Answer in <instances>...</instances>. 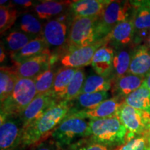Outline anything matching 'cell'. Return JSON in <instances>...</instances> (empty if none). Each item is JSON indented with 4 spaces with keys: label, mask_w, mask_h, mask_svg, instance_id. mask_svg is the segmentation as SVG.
Instances as JSON below:
<instances>
[{
    "label": "cell",
    "mask_w": 150,
    "mask_h": 150,
    "mask_svg": "<svg viewBox=\"0 0 150 150\" xmlns=\"http://www.w3.org/2000/svg\"><path fill=\"white\" fill-rule=\"evenodd\" d=\"M72 102L61 100L52 105L40 117L24 129L20 148L33 147L47 139L54 129L69 115Z\"/></svg>",
    "instance_id": "obj_1"
},
{
    "label": "cell",
    "mask_w": 150,
    "mask_h": 150,
    "mask_svg": "<svg viewBox=\"0 0 150 150\" xmlns=\"http://www.w3.org/2000/svg\"><path fill=\"white\" fill-rule=\"evenodd\" d=\"M127 134V129L117 116L89 120L87 138L114 150L126 143Z\"/></svg>",
    "instance_id": "obj_2"
},
{
    "label": "cell",
    "mask_w": 150,
    "mask_h": 150,
    "mask_svg": "<svg viewBox=\"0 0 150 150\" xmlns=\"http://www.w3.org/2000/svg\"><path fill=\"white\" fill-rule=\"evenodd\" d=\"M36 96L33 79H18L13 93L1 103V120L18 117Z\"/></svg>",
    "instance_id": "obj_3"
},
{
    "label": "cell",
    "mask_w": 150,
    "mask_h": 150,
    "mask_svg": "<svg viewBox=\"0 0 150 150\" xmlns=\"http://www.w3.org/2000/svg\"><path fill=\"white\" fill-rule=\"evenodd\" d=\"M99 18H74L67 38L69 49L91 45L104 38L99 26Z\"/></svg>",
    "instance_id": "obj_4"
},
{
    "label": "cell",
    "mask_w": 150,
    "mask_h": 150,
    "mask_svg": "<svg viewBox=\"0 0 150 150\" xmlns=\"http://www.w3.org/2000/svg\"><path fill=\"white\" fill-rule=\"evenodd\" d=\"M89 120L67 115L52 133L50 138L65 150L69 146L88 137Z\"/></svg>",
    "instance_id": "obj_5"
},
{
    "label": "cell",
    "mask_w": 150,
    "mask_h": 150,
    "mask_svg": "<svg viewBox=\"0 0 150 150\" xmlns=\"http://www.w3.org/2000/svg\"><path fill=\"white\" fill-rule=\"evenodd\" d=\"M117 116L128 132L127 141L150 131L149 114L129 106L124 102L118 110Z\"/></svg>",
    "instance_id": "obj_6"
},
{
    "label": "cell",
    "mask_w": 150,
    "mask_h": 150,
    "mask_svg": "<svg viewBox=\"0 0 150 150\" xmlns=\"http://www.w3.org/2000/svg\"><path fill=\"white\" fill-rule=\"evenodd\" d=\"M132 13L130 1H110L99 18V26L103 37L107 36L117 24L132 18Z\"/></svg>",
    "instance_id": "obj_7"
},
{
    "label": "cell",
    "mask_w": 150,
    "mask_h": 150,
    "mask_svg": "<svg viewBox=\"0 0 150 150\" xmlns=\"http://www.w3.org/2000/svg\"><path fill=\"white\" fill-rule=\"evenodd\" d=\"M54 56L50 54H41L18 63H14L12 67H8L18 79H34L47 70L54 63Z\"/></svg>",
    "instance_id": "obj_8"
},
{
    "label": "cell",
    "mask_w": 150,
    "mask_h": 150,
    "mask_svg": "<svg viewBox=\"0 0 150 150\" xmlns=\"http://www.w3.org/2000/svg\"><path fill=\"white\" fill-rule=\"evenodd\" d=\"M108 42L106 36L95 44L82 47L71 48L61 58V63L63 67L80 68L91 64L93 56L99 47Z\"/></svg>",
    "instance_id": "obj_9"
},
{
    "label": "cell",
    "mask_w": 150,
    "mask_h": 150,
    "mask_svg": "<svg viewBox=\"0 0 150 150\" xmlns=\"http://www.w3.org/2000/svg\"><path fill=\"white\" fill-rule=\"evenodd\" d=\"M24 127L19 117L0 121V150H14L21 145Z\"/></svg>",
    "instance_id": "obj_10"
},
{
    "label": "cell",
    "mask_w": 150,
    "mask_h": 150,
    "mask_svg": "<svg viewBox=\"0 0 150 150\" xmlns=\"http://www.w3.org/2000/svg\"><path fill=\"white\" fill-rule=\"evenodd\" d=\"M67 15L48 20L45 24L42 37L49 48H59L67 42Z\"/></svg>",
    "instance_id": "obj_11"
},
{
    "label": "cell",
    "mask_w": 150,
    "mask_h": 150,
    "mask_svg": "<svg viewBox=\"0 0 150 150\" xmlns=\"http://www.w3.org/2000/svg\"><path fill=\"white\" fill-rule=\"evenodd\" d=\"M59 101L50 92L42 95H37L18 117L23 125L24 129L40 117L49 108Z\"/></svg>",
    "instance_id": "obj_12"
},
{
    "label": "cell",
    "mask_w": 150,
    "mask_h": 150,
    "mask_svg": "<svg viewBox=\"0 0 150 150\" xmlns=\"http://www.w3.org/2000/svg\"><path fill=\"white\" fill-rule=\"evenodd\" d=\"M122 103L123 101L119 97H113L104 101L94 109L72 112L69 113L68 115L83 118L88 120L115 117L117 116L118 110Z\"/></svg>",
    "instance_id": "obj_13"
},
{
    "label": "cell",
    "mask_w": 150,
    "mask_h": 150,
    "mask_svg": "<svg viewBox=\"0 0 150 150\" xmlns=\"http://www.w3.org/2000/svg\"><path fill=\"white\" fill-rule=\"evenodd\" d=\"M135 28L132 18L117 24L107 35L112 47L119 48L131 47L134 45Z\"/></svg>",
    "instance_id": "obj_14"
},
{
    "label": "cell",
    "mask_w": 150,
    "mask_h": 150,
    "mask_svg": "<svg viewBox=\"0 0 150 150\" xmlns=\"http://www.w3.org/2000/svg\"><path fill=\"white\" fill-rule=\"evenodd\" d=\"M110 1L105 0L73 1L71 2L69 9L74 16V18L100 17L105 7Z\"/></svg>",
    "instance_id": "obj_15"
},
{
    "label": "cell",
    "mask_w": 150,
    "mask_h": 150,
    "mask_svg": "<svg viewBox=\"0 0 150 150\" xmlns=\"http://www.w3.org/2000/svg\"><path fill=\"white\" fill-rule=\"evenodd\" d=\"M128 73L145 78L150 73V48L145 44L133 48Z\"/></svg>",
    "instance_id": "obj_16"
},
{
    "label": "cell",
    "mask_w": 150,
    "mask_h": 150,
    "mask_svg": "<svg viewBox=\"0 0 150 150\" xmlns=\"http://www.w3.org/2000/svg\"><path fill=\"white\" fill-rule=\"evenodd\" d=\"M108 43L99 47L93 56L91 65L96 74L104 76H110L112 72V62L115 56V48L108 46Z\"/></svg>",
    "instance_id": "obj_17"
},
{
    "label": "cell",
    "mask_w": 150,
    "mask_h": 150,
    "mask_svg": "<svg viewBox=\"0 0 150 150\" xmlns=\"http://www.w3.org/2000/svg\"><path fill=\"white\" fill-rule=\"evenodd\" d=\"M145 77L138 75L127 73L125 75L115 79L112 91L115 97L120 99H125L130 94L134 93L143 84Z\"/></svg>",
    "instance_id": "obj_18"
},
{
    "label": "cell",
    "mask_w": 150,
    "mask_h": 150,
    "mask_svg": "<svg viewBox=\"0 0 150 150\" xmlns=\"http://www.w3.org/2000/svg\"><path fill=\"white\" fill-rule=\"evenodd\" d=\"M72 1H42L33 7L36 16L40 20H50L65 14L70 8Z\"/></svg>",
    "instance_id": "obj_19"
},
{
    "label": "cell",
    "mask_w": 150,
    "mask_h": 150,
    "mask_svg": "<svg viewBox=\"0 0 150 150\" xmlns=\"http://www.w3.org/2000/svg\"><path fill=\"white\" fill-rule=\"evenodd\" d=\"M45 54H50V48L41 36L33 39L20 51L10 54V56L14 63H18L34 56Z\"/></svg>",
    "instance_id": "obj_20"
},
{
    "label": "cell",
    "mask_w": 150,
    "mask_h": 150,
    "mask_svg": "<svg viewBox=\"0 0 150 150\" xmlns=\"http://www.w3.org/2000/svg\"><path fill=\"white\" fill-rule=\"evenodd\" d=\"M135 33L150 31V1H131Z\"/></svg>",
    "instance_id": "obj_21"
},
{
    "label": "cell",
    "mask_w": 150,
    "mask_h": 150,
    "mask_svg": "<svg viewBox=\"0 0 150 150\" xmlns=\"http://www.w3.org/2000/svg\"><path fill=\"white\" fill-rule=\"evenodd\" d=\"M109 96L110 94L108 92L81 93L76 99L74 100L75 101V107H72L69 113L81 111V110L94 109L104 101L108 99Z\"/></svg>",
    "instance_id": "obj_22"
},
{
    "label": "cell",
    "mask_w": 150,
    "mask_h": 150,
    "mask_svg": "<svg viewBox=\"0 0 150 150\" xmlns=\"http://www.w3.org/2000/svg\"><path fill=\"white\" fill-rule=\"evenodd\" d=\"M16 28L18 31L36 38L42 36L44 25L37 16L29 13H24L19 16Z\"/></svg>",
    "instance_id": "obj_23"
},
{
    "label": "cell",
    "mask_w": 150,
    "mask_h": 150,
    "mask_svg": "<svg viewBox=\"0 0 150 150\" xmlns=\"http://www.w3.org/2000/svg\"><path fill=\"white\" fill-rule=\"evenodd\" d=\"M133 46L117 49L112 62V76L114 79L120 77L129 72Z\"/></svg>",
    "instance_id": "obj_24"
},
{
    "label": "cell",
    "mask_w": 150,
    "mask_h": 150,
    "mask_svg": "<svg viewBox=\"0 0 150 150\" xmlns=\"http://www.w3.org/2000/svg\"><path fill=\"white\" fill-rule=\"evenodd\" d=\"M76 70H77V68L66 67H63L60 70H57L53 87L50 93L58 100L61 101L60 99L66 91L69 84L72 81Z\"/></svg>",
    "instance_id": "obj_25"
},
{
    "label": "cell",
    "mask_w": 150,
    "mask_h": 150,
    "mask_svg": "<svg viewBox=\"0 0 150 150\" xmlns=\"http://www.w3.org/2000/svg\"><path fill=\"white\" fill-rule=\"evenodd\" d=\"M113 79L99 74H91L86 76L81 93H93L108 92L112 87Z\"/></svg>",
    "instance_id": "obj_26"
},
{
    "label": "cell",
    "mask_w": 150,
    "mask_h": 150,
    "mask_svg": "<svg viewBox=\"0 0 150 150\" xmlns=\"http://www.w3.org/2000/svg\"><path fill=\"white\" fill-rule=\"evenodd\" d=\"M125 104L147 112L150 115V91L142 86L124 100Z\"/></svg>",
    "instance_id": "obj_27"
},
{
    "label": "cell",
    "mask_w": 150,
    "mask_h": 150,
    "mask_svg": "<svg viewBox=\"0 0 150 150\" xmlns=\"http://www.w3.org/2000/svg\"><path fill=\"white\" fill-rule=\"evenodd\" d=\"M35 39L22 31L14 30L7 34L4 40V47L11 54L20 51L30 41Z\"/></svg>",
    "instance_id": "obj_28"
},
{
    "label": "cell",
    "mask_w": 150,
    "mask_h": 150,
    "mask_svg": "<svg viewBox=\"0 0 150 150\" xmlns=\"http://www.w3.org/2000/svg\"><path fill=\"white\" fill-rule=\"evenodd\" d=\"M18 77L8 67H1L0 71V100L1 103L11 95Z\"/></svg>",
    "instance_id": "obj_29"
},
{
    "label": "cell",
    "mask_w": 150,
    "mask_h": 150,
    "mask_svg": "<svg viewBox=\"0 0 150 150\" xmlns=\"http://www.w3.org/2000/svg\"><path fill=\"white\" fill-rule=\"evenodd\" d=\"M85 79V72L83 67L77 68L74 78L69 84L66 91L61 96L60 100H65L68 102H73L81 94Z\"/></svg>",
    "instance_id": "obj_30"
},
{
    "label": "cell",
    "mask_w": 150,
    "mask_h": 150,
    "mask_svg": "<svg viewBox=\"0 0 150 150\" xmlns=\"http://www.w3.org/2000/svg\"><path fill=\"white\" fill-rule=\"evenodd\" d=\"M57 71L54 68L53 65L47 70L41 73L33 79L36 88L37 95H42L52 91Z\"/></svg>",
    "instance_id": "obj_31"
},
{
    "label": "cell",
    "mask_w": 150,
    "mask_h": 150,
    "mask_svg": "<svg viewBox=\"0 0 150 150\" xmlns=\"http://www.w3.org/2000/svg\"><path fill=\"white\" fill-rule=\"evenodd\" d=\"M19 18L18 11L11 3L0 7V31L2 34L15 25Z\"/></svg>",
    "instance_id": "obj_32"
},
{
    "label": "cell",
    "mask_w": 150,
    "mask_h": 150,
    "mask_svg": "<svg viewBox=\"0 0 150 150\" xmlns=\"http://www.w3.org/2000/svg\"><path fill=\"white\" fill-rule=\"evenodd\" d=\"M115 150H150V131L127 140Z\"/></svg>",
    "instance_id": "obj_33"
},
{
    "label": "cell",
    "mask_w": 150,
    "mask_h": 150,
    "mask_svg": "<svg viewBox=\"0 0 150 150\" xmlns=\"http://www.w3.org/2000/svg\"><path fill=\"white\" fill-rule=\"evenodd\" d=\"M65 150H114L111 148L97 143L89 139L83 138L69 146Z\"/></svg>",
    "instance_id": "obj_34"
},
{
    "label": "cell",
    "mask_w": 150,
    "mask_h": 150,
    "mask_svg": "<svg viewBox=\"0 0 150 150\" xmlns=\"http://www.w3.org/2000/svg\"><path fill=\"white\" fill-rule=\"evenodd\" d=\"M31 147L32 150H63L50 137Z\"/></svg>",
    "instance_id": "obj_35"
},
{
    "label": "cell",
    "mask_w": 150,
    "mask_h": 150,
    "mask_svg": "<svg viewBox=\"0 0 150 150\" xmlns=\"http://www.w3.org/2000/svg\"><path fill=\"white\" fill-rule=\"evenodd\" d=\"M11 4L21 6L22 8H29L33 5V2L32 1L29 0H15V1H11Z\"/></svg>",
    "instance_id": "obj_36"
},
{
    "label": "cell",
    "mask_w": 150,
    "mask_h": 150,
    "mask_svg": "<svg viewBox=\"0 0 150 150\" xmlns=\"http://www.w3.org/2000/svg\"><path fill=\"white\" fill-rule=\"evenodd\" d=\"M6 59V53H5V47L2 45H1L0 48V61L1 63H2Z\"/></svg>",
    "instance_id": "obj_37"
},
{
    "label": "cell",
    "mask_w": 150,
    "mask_h": 150,
    "mask_svg": "<svg viewBox=\"0 0 150 150\" xmlns=\"http://www.w3.org/2000/svg\"><path fill=\"white\" fill-rule=\"evenodd\" d=\"M142 86H144L145 87H146L147 89H149L150 91V73L145 77Z\"/></svg>",
    "instance_id": "obj_38"
},
{
    "label": "cell",
    "mask_w": 150,
    "mask_h": 150,
    "mask_svg": "<svg viewBox=\"0 0 150 150\" xmlns=\"http://www.w3.org/2000/svg\"><path fill=\"white\" fill-rule=\"evenodd\" d=\"M143 44H145V45H147L148 47L149 48H150V33H149V35H148V37H147V38L146 39V40H145V42L143 43Z\"/></svg>",
    "instance_id": "obj_39"
},
{
    "label": "cell",
    "mask_w": 150,
    "mask_h": 150,
    "mask_svg": "<svg viewBox=\"0 0 150 150\" xmlns=\"http://www.w3.org/2000/svg\"><path fill=\"white\" fill-rule=\"evenodd\" d=\"M6 2H8V1H7V0H4V1H2V0H1V1H0V4H1V6H4V5H6V4H8V3H6Z\"/></svg>",
    "instance_id": "obj_40"
},
{
    "label": "cell",
    "mask_w": 150,
    "mask_h": 150,
    "mask_svg": "<svg viewBox=\"0 0 150 150\" xmlns=\"http://www.w3.org/2000/svg\"><path fill=\"white\" fill-rule=\"evenodd\" d=\"M24 149H22V148H20V149H14V150H23Z\"/></svg>",
    "instance_id": "obj_41"
}]
</instances>
